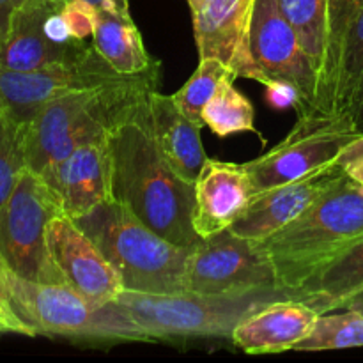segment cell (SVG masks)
<instances>
[{
  "label": "cell",
  "mask_w": 363,
  "mask_h": 363,
  "mask_svg": "<svg viewBox=\"0 0 363 363\" xmlns=\"http://www.w3.org/2000/svg\"><path fill=\"white\" fill-rule=\"evenodd\" d=\"M112 197L126 204L145 225L183 248L201 238L191 222L194 183L177 176L155 140L149 99L108 135Z\"/></svg>",
  "instance_id": "1"
},
{
  "label": "cell",
  "mask_w": 363,
  "mask_h": 363,
  "mask_svg": "<svg viewBox=\"0 0 363 363\" xmlns=\"http://www.w3.org/2000/svg\"><path fill=\"white\" fill-rule=\"evenodd\" d=\"M360 241L363 186L344 174L307 211L255 243L272 262L277 286L301 294L311 280Z\"/></svg>",
  "instance_id": "2"
},
{
  "label": "cell",
  "mask_w": 363,
  "mask_h": 363,
  "mask_svg": "<svg viewBox=\"0 0 363 363\" xmlns=\"http://www.w3.org/2000/svg\"><path fill=\"white\" fill-rule=\"evenodd\" d=\"M160 71L156 62L126 84L74 91L46 103L25 131L28 169L46 177L77 147L108 138L117 124L158 91Z\"/></svg>",
  "instance_id": "3"
},
{
  "label": "cell",
  "mask_w": 363,
  "mask_h": 363,
  "mask_svg": "<svg viewBox=\"0 0 363 363\" xmlns=\"http://www.w3.org/2000/svg\"><path fill=\"white\" fill-rule=\"evenodd\" d=\"M119 273L124 291L186 293L190 248L174 245L145 225L126 204L108 199L73 218Z\"/></svg>",
  "instance_id": "4"
},
{
  "label": "cell",
  "mask_w": 363,
  "mask_h": 363,
  "mask_svg": "<svg viewBox=\"0 0 363 363\" xmlns=\"http://www.w3.org/2000/svg\"><path fill=\"white\" fill-rule=\"evenodd\" d=\"M282 298L303 296L282 287L227 294H147L124 291L117 303L156 339H230L236 326L257 308Z\"/></svg>",
  "instance_id": "5"
},
{
  "label": "cell",
  "mask_w": 363,
  "mask_h": 363,
  "mask_svg": "<svg viewBox=\"0 0 363 363\" xmlns=\"http://www.w3.org/2000/svg\"><path fill=\"white\" fill-rule=\"evenodd\" d=\"M9 307L32 335L92 342H152L117 301L99 305L66 282H34L13 272Z\"/></svg>",
  "instance_id": "6"
},
{
  "label": "cell",
  "mask_w": 363,
  "mask_h": 363,
  "mask_svg": "<svg viewBox=\"0 0 363 363\" xmlns=\"http://www.w3.org/2000/svg\"><path fill=\"white\" fill-rule=\"evenodd\" d=\"M60 213L59 194L39 174L25 169L0 215V250L18 277L64 282L46 243L50 220Z\"/></svg>",
  "instance_id": "7"
},
{
  "label": "cell",
  "mask_w": 363,
  "mask_h": 363,
  "mask_svg": "<svg viewBox=\"0 0 363 363\" xmlns=\"http://www.w3.org/2000/svg\"><path fill=\"white\" fill-rule=\"evenodd\" d=\"M360 133L363 128L346 117L323 112L298 116V123L282 142L245 163L254 195L332 165Z\"/></svg>",
  "instance_id": "8"
},
{
  "label": "cell",
  "mask_w": 363,
  "mask_h": 363,
  "mask_svg": "<svg viewBox=\"0 0 363 363\" xmlns=\"http://www.w3.org/2000/svg\"><path fill=\"white\" fill-rule=\"evenodd\" d=\"M135 77L137 74H124L113 69L91 43L84 55L71 62L30 71L0 66V108L20 123L28 124L52 99L74 91L126 84Z\"/></svg>",
  "instance_id": "9"
},
{
  "label": "cell",
  "mask_w": 363,
  "mask_h": 363,
  "mask_svg": "<svg viewBox=\"0 0 363 363\" xmlns=\"http://www.w3.org/2000/svg\"><path fill=\"white\" fill-rule=\"evenodd\" d=\"M277 286L272 262L255 240L229 229L201 238L186 261V291L201 294L247 293Z\"/></svg>",
  "instance_id": "10"
},
{
  "label": "cell",
  "mask_w": 363,
  "mask_h": 363,
  "mask_svg": "<svg viewBox=\"0 0 363 363\" xmlns=\"http://www.w3.org/2000/svg\"><path fill=\"white\" fill-rule=\"evenodd\" d=\"M252 55L269 80L289 82L300 91L298 116L318 110L319 78L300 35L280 7V0H255L252 18ZM262 84V85H264Z\"/></svg>",
  "instance_id": "11"
},
{
  "label": "cell",
  "mask_w": 363,
  "mask_h": 363,
  "mask_svg": "<svg viewBox=\"0 0 363 363\" xmlns=\"http://www.w3.org/2000/svg\"><path fill=\"white\" fill-rule=\"evenodd\" d=\"M201 59H218L238 77L264 84L252 55L255 0H186Z\"/></svg>",
  "instance_id": "12"
},
{
  "label": "cell",
  "mask_w": 363,
  "mask_h": 363,
  "mask_svg": "<svg viewBox=\"0 0 363 363\" xmlns=\"http://www.w3.org/2000/svg\"><path fill=\"white\" fill-rule=\"evenodd\" d=\"M46 243L64 282L85 298L105 305L116 301L124 293L116 268L89 234L66 213L50 220Z\"/></svg>",
  "instance_id": "13"
},
{
  "label": "cell",
  "mask_w": 363,
  "mask_h": 363,
  "mask_svg": "<svg viewBox=\"0 0 363 363\" xmlns=\"http://www.w3.org/2000/svg\"><path fill=\"white\" fill-rule=\"evenodd\" d=\"M342 176V169L335 162L300 179L259 191L229 230L248 240H264L307 211Z\"/></svg>",
  "instance_id": "14"
},
{
  "label": "cell",
  "mask_w": 363,
  "mask_h": 363,
  "mask_svg": "<svg viewBox=\"0 0 363 363\" xmlns=\"http://www.w3.org/2000/svg\"><path fill=\"white\" fill-rule=\"evenodd\" d=\"M195 204L191 222L199 238L229 229L254 197L245 163L208 158L194 183Z\"/></svg>",
  "instance_id": "15"
},
{
  "label": "cell",
  "mask_w": 363,
  "mask_h": 363,
  "mask_svg": "<svg viewBox=\"0 0 363 363\" xmlns=\"http://www.w3.org/2000/svg\"><path fill=\"white\" fill-rule=\"evenodd\" d=\"M43 179L59 194L64 213L71 218H80L113 199L108 138L77 147Z\"/></svg>",
  "instance_id": "16"
},
{
  "label": "cell",
  "mask_w": 363,
  "mask_h": 363,
  "mask_svg": "<svg viewBox=\"0 0 363 363\" xmlns=\"http://www.w3.org/2000/svg\"><path fill=\"white\" fill-rule=\"evenodd\" d=\"M319 312L301 298H282L252 312L230 340L247 354H275L294 350L311 335Z\"/></svg>",
  "instance_id": "17"
},
{
  "label": "cell",
  "mask_w": 363,
  "mask_h": 363,
  "mask_svg": "<svg viewBox=\"0 0 363 363\" xmlns=\"http://www.w3.org/2000/svg\"><path fill=\"white\" fill-rule=\"evenodd\" d=\"M59 2L62 0H27L18 7L0 48V66L30 71L71 62L84 55L91 43L64 46L53 43L46 34L45 20Z\"/></svg>",
  "instance_id": "18"
},
{
  "label": "cell",
  "mask_w": 363,
  "mask_h": 363,
  "mask_svg": "<svg viewBox=\"0 0 363 363\" xmlns=\"http://www.w3.org/2000/svg\"><path fill=\"white\" fill-rule=\"evenodd\" d=\"M149 117L155 140L174 172L188 183H195L204 167L206 156L201 126L195 124L174 101V96L160 91L149 96Z\"/></svg>",
  "instance_id": "19"
},
{
  "label": "cell",
  "mask_w": 363,
  "mask_h": 363,
  "mask_svg": "<svg viewBox=\"0 0 363 363\" xmlns=\"http://www.w3.org/2000/svg\"><path fill=\"white\" fill-rule=\"evenodd\" d=\"M92 45L113 69L124 74L144 73L158 62L149 57L130 7H98Z\"/></svg>",
  "instance_id": "20"
},
{
  "label": "cell",
  "mask_w": 363,
  "mask_h": 363,
  "mask_svg": "<svg viewBox=\"0 0 363 363\" xmlns=\"http://www.w3.org/2000/svg\"><path fill=\"white\" fill-rule=\"evenodd\" d=\"M326 113L346 117L363 128V9L344 41Z\"/></svg>",
  "instance_id": "21"
},
{
  "label": "cell",
  "mask_w": 363,
  "mask_h": 363,
  "mask_svg": "<svg viewBox=\"0 0 363 363\" xmlns=\"http://www.w3.org/2000/svg\"><path fill=\"white\" fill-rule=\"evenodd\" d=\"M363 287V241L330 264L300 291L303 301L319 314L340 308L342 301Z\"/></svg>",
  "instance_id": "22"
},
{
  "label": "cell",
  "mask_w": 363,
  "mask_h": 363,
  "mask_svg": "<svg viewBox=\"0 0 363 363\" xmlns=\"http://www.w3.org/2000/svg\"><path fill=\"white\" fill-rule=\"evenodd\" d=\"M280 7L300 35L303 50L311 57L321 91L328 32V0H280Z\"/></svg>",
  "instance_id": "23"
},
{
  "label": "cell",
  "mask_w": 363,
  "mask_h": 363,
  "mask_svg": "<svg viewBox=\"0 0 363 363\" xmlns=\"http://www.w3.org/2000/svg\"><path fill=\"white\" fill-rule=\"evenodd\" d=\"M255 112L250 99L234 87V80L223 82L208 105L202 110V121L218 137H229L233 133L254 131Z\"/></svg>",
  "instance_id": "24"
},
{
  "label": "cell",
  "mask_w": 363,
  "mask_h": 363,
  "mask_svg": "<svg viewBox=\"0 0 363 363\" xmlns=\"http://www.w3.org/2000/svg\"><path fill=\"white\" fill-rule=\"evenodd\" d=\"M363 9V0H328V32H326L325 69L321 77V91L315 112L326 113L330 92L339 67L340 53L351 25Z\"/></svg>",
  "instance_id": "25"
},
{
  "label": "cell",
  "mask_w": 363,
  "mask_h": 363,
  "mask_svg": "<svg viewBox=\"0 0 363 363\" xmlns=\"http://www.w3.org/2000/svg\"><path fill=\"white\" fill-rule=\"evenodd\" d=\"M363 347V314L346 308L340 314L325 312L318 318L311 335L305 337L294 351H335Z\"/></svg>",
  "instance_id": "26"
},
{
  "label": "cell",
  "mask_w": 363,
  "mask_h": 363,
  "mask_svg": "<svg viewBox=\"0 0 363 363\" xmlns=\"http://www.w3.org/2000/svg\"><path fill=\"white\" fill-rule=\"evenodd\" d=\"M236 78L238 74L218 59H201L190 80L176 94H172L174 101L183 110V113H186L195 124L202 128L204 126V121H202L204 106L223 82L236 80Z\"/></svg>",
  "instance_id": "27"
},
{
  "label": "cell",
  "mask_w": 363,
  "mask_h": 363,
  "mask_svg": "<svg viewBox=\"0 0 363 363\" xmlns=\"http://www.w3.org/2000/svg\"><path fill=\"white\" fill-rule=\"evenodd\" d=\"M25 131L27 124L20 123L6 110L0 108V215L21 172L28 169Z\"/></svg>",
  "instance_id": "28"
},
{
  "label": "cell",
  "mask_w": 363,
  "mask_h": 363,
  "mask_svg": "<svg viewBox=\"0 0 363 363\" xmlns=\"http://www.w3.org/2000/svg\"><path fill=\"white\" fill-rule=\"evenodd\" d=\"M96 14H98V7L85 0H66L62 6V16L71 34L77 41L82 43L87 41V38H92Z\"/></svg>",
  "instance_id": "29"
},
{
  "label": "cell",
  "mask_w": 363,
  "mask_h": 363,
  "mask_svg": "<svg viewBox=\"0 0 363 363\" xmlns=\"http://www.w3.org/2000/svg\"><path fill=\"white\" fill-rule=\"evenodd\" d=\"M266 101L269 106L277 110L294 108L298 110L301 105V94L293 84L280 80H269L264 84Z\"/></svg>",
  "instance_id": "30"
},
{
  "label": "cell",
  "mask_w": 363,
  "mask_h": 363,
  "mask_svg": "<svg viewBox=\"0 0 363 363\" xmlns=\"http://www.w3.org/2000/svg\"><path fill=\"white\" fill-rule=\"evenodd\" d=\"M337 165L350 179L363 186V133L344 147V151L337 158Z\"/></svg>",
  "instance_id": "31"
},
{
  "label": "cell",
  "mask_w": 363,
  "mask_h": 363,
  "mask_svg": "<svg viewBox=\"0 0 363 363\" xmlns=\"http://www.w3.org/2000/svg\"><path fill=\"white\" fill-rule=\"evenodd\" d=\"M6 333H18V335L34 337L30 330H28L13 312L0 307V335H6Z\"/></svg>",
  "instance_id": "32"
},
{
  "label": "cell",
  "mask_w": 363,
  "mask_h": 363,
  "mask_svg": "<svg viewBox=\"0 0 363 363\" xmlns=\"http://www.w3.org/2000/svg\"><path fill=\"white\" fill-rule=\"evenodd\" d=\"M27 0H0V48L4 45V39H6L7 30H9L11 20H13V14L16 13V9Z\"/></svg>",
  "instance_id": "33"
},
{
  "label": "cell",
  "mask_w": 363,
  "mask_h": 363,
  "mask_svg": "<svg viewBox=\"0 0 363 363\" xmlns=\"http://www.w3.org/2000/svg\"><path fill=\"white\" fill-rule=\"evenodd\" d=\"M11 277H13V269L7 264L6 257H4L2 250H0V307L6 311L13 312L9 307V287H11ZM14 314V312H13ZM16 315V314H14Z\"/></svg>",
  "instance_id": "34"
},
{
  "label": "cell",
  "mask_w": 363,
  "mask_h": 363,
  "mask_svg": "<svg viewBox=\"0 0 363 363\" xmlns=\"http://www.w3.org/2000/svg\"><path fill=\"white\" fill-rule=\"evenodd\" d=\"M340 308H353V311H358L363 314V289L357 291L350 298H346L342 301V305H340Z\"/></svg>",
  "instance_id": "35"
},
{
  "label": "cell",
  "mask_w": 363,
  "mask_h": 363,
  "mask_svg": "<svg viewBox=\"0 0 363 363\" xmlns=\"http://www.w3.org/2000/svg\"><path fill=\"white\" fill-rule=\"evenodd\" d=\"M85 2L92 4L96 7H103V9H110V7H130L121 4L119 0H85Z\"/></svg>",
  "instance_id": "36"
},
{
  "label": "cell",
  "mask_w": 363,
  "mask_h": 363,
  "mask_svg": "<svg viewBox=\"0 0 363 363\" xmlns=\"http://www.w3.org/2000/svg\"><path fill=\"white\" fill-rule=\"evenodd\" d=\"M121 4H124V6H130V0H119Z\"/></svg>",
  "instance_id": "37"
},
{
  "label": "cell",
  "mask_w": 363,
  "mask_h": 363,
  "mask_svg": "<svg viewBox=\"0 0 363 363\" xmlns=\"http://www.w3.org/2000/svg\"><path fill=\"white\" fill-rule=\"evenodd\" d=\"M362 289H363V287H362ZM358 291H360V289H358Z\"/></svg>",
  "instance_id": "38"
}]
</instances>
